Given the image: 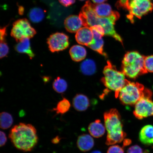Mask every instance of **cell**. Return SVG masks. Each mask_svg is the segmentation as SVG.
I'll use <instances>...</instances> for the list:
<instances>
[{"instance_id":"cell-9","label":"cell","mask_w":153,"mask_h":153,"mask_svg":"<svg viewBox=\"0 0 153 153\" xmlns=\"http://www.w3.org/2000/svg\"><path fill=\"white\" fill-rule=\"evenodd\" d=\"M119 13L117 11H113L111 14L106 18L98 17V25H100L104 28L105 35L111 36L117 41L123 44V39L117 33L114 27V25L117 21L120 18Z\"/></svg>"},{"instance_id":"cell-29","label":"cell","mask_w":153,"mask_h":153,"mask_svg":"<svg viewBox=\"0 0 153 153\" xmlns=\"http://www.w3.org/2000/svg\"><path fill=\"white\" fill-rule=\"evenodd\" d=\"M130 0H118L116 6L118 9H122L129 10Z\"/></svg>"},{"instance_id":"cell-2","label":"cell","mask_w":153,"mask_h":153,"mask_svg":"<svg viewBox=\"0 0 153 153\" xmlns=\"http://www.w3.org/2000/svg\"><path fill=\"white\" fill-rule=\"evenodd\" d=\"M105 128L107 131L106 144L113 145L122 142L126 137L123 130L121 116L116 109H111L104 116Z\"/></svg>"},{"instance_id":"cell-33","label":"cell","mask_w":153,"mask_h":153,"mask_svg":"<svg viewBox=\"0 0 153 153\" xmlns=\"http://www.w3.org/2000/svg\"><path fill=\"white\" fill-rule=\"evenodd\" d=\"M59 2L65 7H68L75 3L76 0H59Z\"/></svg>"},{"instance_id":"cell-25","label":"cell","mask_w":153,"mask_h":153,"mask_svg":"<svg viewBox=\"0 0 153 153\" xmlns=\"http://www.w3.org/2000/svg\"><path fill=\"white\" fill-rule=\"evenodd\" d=\"M71 107L70 101L66 98H64L58 103L56 108H53V111L56 112L57 114H63L66 113L69 110Z\"/></svg>"},{"instance_id":"cell-22","label":"cell","mask_w":153,"mask_h":153,"mask_svg":"<svg viewBox=\"0 0 153 153\" xmlns=\"http://www.w3.org/2000/svg\"><path fill=\"white\" fill-rule=\"evenodd\" d=\"M94 10L97 16L100 18H106L110 16L113 11L111 6L107 3L94 4Z\"/></svg>"},{"instance_id":"cell-5","label":"cell","mask_w":153,"mask_h":153,"mask_svg":"<svg viewBox=\"0 0 153 153\" xmlns=\"http://www.w3.org/2000/svg\"><path fill=\"white\" fill-rule=\"evenodd\" d=\"M152 92L150 90L137 82L128 81L120 90L118 97L122 104L126 105H135L140 99Z\"/></svg>"},{"instance_id":"cell-15","label":"cell","mask_w":153,"mask_h":153,"mask_svg":"<svg viewBox=\"0 0 153 153\" xmlns=\"http://www.w3.org/2000/svg\"><path fill=\"white\" fill-rule=\"evenodd\" d=\"M139 139L144 145H153V126L147 125L143 127L140 131Z\"/></svg>"},{"instance_id":"cell-20","label":"cell","mask_w":153,"mask_h":153,"mask_svg":"<svg viewBox=\"0 0 153 153\" xmlns=\"http://www.w3.org/2000/svg\"><path fill=\"white\" fill-rule=\"evenodd\" d=\"M15 49L19 53L27 54L30 59L33 58L34 54L30 47V38H26L15 45Z\"/></svg>"},{"instance_id":"cell-35","label":"cell","mask_w":153,"mask_h":153,"mask_svg":"<svg viewBox=\"0 0 153 153\" xmlns=\"http://www.w3.org/2000/svg\"><path fill=\"white\" fill-rule=\"evenodd\" d=\"M6 27L1 28V42L5 41V37L7 35Z\"/></svg>"},{"instance_id":"cell-31","label":"cell","mask_w":153,"mask_h":153,"mask_svg":"<svg viewBox=\"0 0 153 153\" xmlns=\"http://www.w3.org/2000/svg\"><path fill=\"white\" fill-rule=\"evenodd\" d=\"M127 153H143V152L140 146L138 145H134L128 149Z\"/></svg>"},{"instance_id":"cell-36","label":"cell","mask_w":153,"mask_h":153,"mask_svg":"<svg viewBox=\"0 0 153 153\" xmlns=\"http://www.w3.org/2000/svg\"><path fill=\"white\" fill-rule=\"evenodd\" d=\"M131 140L128 139H124L123 145L124 146H127V145L131 144Z\"/></svg>"},{"instance_id":"cell-14","label":"cell","mask_w":153,"mask_h":153,"mask_svg":"<svg viewBox=\"0 0 153 153\" xmlns=\"http://www.w3.org/2000/svg\"><path fill=\"white\" fill-rule=\"evenodd\" d=\"M76 144L80 150L87 152L93 148L94 145V141L91 135L83 134L78 137Z\"/></svg>"},{"instance_id":"cell-3","label":"cell","mask_w":153,"mask_h":153,"mask_svg":"<svg viewBox=\"0 0 153 153\" xmlns=\"http://www.w3.org/2000/svg\"><path fill=\"white\" fill-rule=\"evenodd\" d=\"M145 57L136 51L127 52L122 61V71L133 79L147 73L144 67Z\"/></svg>"},{"instance_id":"cell-17","label":"cell","mask_w":153,"mask_h":153,"mask_svg":"<svg viewBox=\"0 0 153 153\" xmlns=\"http://www.w3.org/2000/svg\"><path fill=\"white\" fill-rule=\"evenodd\" d=\"M88 129L91 136L95 138H99L104 134L106 131L105 125L100 120H97L92 122L88 126Z\"/></svg>"},{"instance_id":"cell-7","label":"cell","mask_w":153,"mask_h":153,"mask_svg":"<svg viewBox=\"0 0 153 153\" xmlns=\"http://www.w3.org/2000/svg\"><path fill=\"white\" fill-rule=\"evenodd\" d=\"M36 33V30L27 19H22L16 21L13 24L11 35L19 42L25 38L33 37Z\"/></svg>"},{"instance_id":"cell-27","label":"cell","mask_w":153,"mask_h":153,"mask_svg":"<svg viewBox=\"0 0 153 153\" xmlns=\"http://www.w3.org/2000/svg\"><path fill=\"white\" fill-rule=\"evenodd\" d=\"M144 67L147 72H153V55L145 57Z\"/></svg>"},{"instance_id":"cell-1","label":"cell","mask_w":153,"mask_h":153,"mask_svg":"<svg viewBox=\"0 0 153 153\" xmlns=\"http://www.w3.org/2000/svg\"><path fill=\"white\" fill-rule=\"evenodd\" d=\"M9 138L14 146L24 152H31L37 144V130L31 124L20 123L13 127Z\"/></svg>"},{"instance_id":"cell-26","label":"cell","mask_w":153,"mask_h":153,"mask_svg":"<svg viewBox=\"0 0 153 153\" xmlns=\"http://www.w3.org/2000/svg\"><path fill=\"white\" fill-rule=\"evenodd\" d=\"M53 87L56 92L62 93L66 91L68 88V84L65 80L60 77H57L53 81Z\"/></svg>"},{"instance_id":"cell-28","label":"cell","mask_w":153,"mask_h":153,"mask_svg":"<svg viewBox=\"0 0 153 153\" xmlns=\"http://www.w3.org/2000/svg\"><path fill=\"white\" fill-rule=\"evenodd\" d=\"M1 48H0V57L1 58H3L8 54L9 51V48L5 41L1 42Z\"/></svg>"},{"instance_id":"cell-11","label":"cell","mask_w":153,"mask_h":153,"mask_svg":"<svg viewBox=\"0 0 153 153\" xmlns=\"http://www.w3.org/2000/svg\"><path fill=\"white\" fill-rule=\"evenodd\" d=\"M47 44L51 52L63 51L69 45V37L64 33L57 32L49 36L47 39Z\"/></svg>"},{"instance_id":"cell-8","label":"cell","mask_w":153,"mask_h":153,"mask_svg":"<svg viewBox=\"0 0 153 153\" xmlns=\"http://www.w3.org/2000/svg\"><path fill=\"white\" fill-rule=\"evenodd\" d=\"M152 93L144 96L135 105L134 116L139 120L153 116V102Z\"/></svg>"},{"instance_id":"cell-34","label":"cell","mask_w":153,"mask_h":153,"mask_svg":"<svg viewBox=\"0 0 153 153\" xmlns=\"http://www.w3.org/2000/svg\"><path fill=\"white\" fill-rule=\"evenodd\" d=\"M0 137H1V140H0V145L1 147L5 145L7 141V137L4 132L1 131L0 133Z\"/></svg>"},{"instance_id":"cell-19","label":"cell","mask_w":153,"mask_h":153,"mask_svg":"<svg viewBox=\"0 0 153 153\" xmlns=\"http://www.w3.org/2000/svg\"><path fill=\"white\" fill-rule=\"evenodd\" d=\"M69 53L72 60L75 62L83 60L87 54L85 48L80 45L73 46L70 50Z\"/></svg>"},{"instance_id":"cell-16","label":"cell","mask_w":153,"mask_h":153,"mask_svg":"<svg viewBox=\"0 0 153 153\" xmlns=\"http://www.w3.org/2000/svg\"><path fill=\"white\" fill-rule=\"evenodd\" d=\"M91 30L93 34V39L91 43L88 45V47L93 51L106 56V54L103 51L104 42L102 38L103 36L95 30Z\"/></svg>"},{"instance_id":"cell-23","label":"cell","mask_w":153,"mask_h":153,"mask_svg":"<svg viewBox=\"0 0 153 153\" xmlns=\"http://www.w3.org/2000/svg\"><path fill=\"white\" fill-rule=\"evenodd\" d=\"M28 16L31 22L37 23L41 22L45 18V11L39 7H34L30 10Z\"/></svg>"},{"instance_id":"cell-30","label":"cell","mask_w":153,"mask_h":153,"mask_svg":"<svg viewBox=\"0 0 153 153\" xmlns=\"http://www.w3.org/2000/svg\"><path fill=\"white\" fill-rule=\"evenodd\" d=\"M107 153H124V151L122 147L118 145H113L108 148Z\"/></svg>"},{"instance_id":"cell-24","label":"cell","mask_w":153,"mask_h":153,"mask_svg":"<svg viewBox=\"0 0 153 153\" xmlns=\"http://www.w3.org/2000/svg\"><path fill=\"white\" fill-rule=\"evenodd\" d=\"M13 123V119L11 115L7 112L1 113L0 115V126L1 128L7 129L10 128Z\"/></svg>"},{"instance_id":"cell-40","label":"cell","mask_w":153,"mask_h":153,"mask_svg":"<svg viewBox=\"0 0 153 153\" xmlns=\"http://www.w3.org/2000/svg\"><path fill=\"white\" fill-rule=\"evenodd\" d=\"M79 1H85V0H79Z\"/></svg>"},{"instance_id":"cell-13","label":"cell","mask_w":153,"mask_h":153,"mask_svg":"<svg viewBox=\"0 0 153 153\" xmlns=\"http://www.w3.org/2000/svg\"><path fill=\"white\" fill-rule=\"evenodd\" d=\"M64 25L67 31L74 33L77 32L83 25L79 16L71 15L68 16L65 20Z\"/></svg>"},{"instance_id":"cell-6","label":"cell","mask_w":153,"mask_h":153,"mask_svg":"<svg viewBox=\"0 0 153 153\" xmlns=\"http://www.w3.org/2000/svg\"><path fill=\"white\" fill-rule=\"evenodd\" d=\"M129 14L127 18L134 22V17L141 19L143 16L151 13L153 10V4L151 0H130Z\"/></svg>"},{"instance_id":"cell-18","label":"cell","mask_w":153,"mask_h":153,"mask_svg":"<svg viewBox=\"0 0 153 153\" xmlns=\"http://www.w3.org/2000/svg\"><path fill=\"white\" fill-rule=\"evenodd\" d=\"M74 108L79 111H83L87 109L90 105L89 99L83 94L76 95L73 100Z\"/></svg>"},{"instance_id":"cell-4","label":"cell","mask_w":153,"mask_h":153,"mask_svg":"<svg viewBox=\"0 0 153 153\" xmlns=\"http://www.w3.org/2000/svg\"><path fill=\"white\" fill-rule=\"evenodd\" d=\"M103 74L104 76L102 79L103 83L109 90L114 92L117 98L120 90L128 81L126 79L125 74L122 71L117 69L109 61L105 67Z\"/></svg>"},{"instance_id":"cell-12","label":"cell","mask_w":153,"mask_h":153,"mask_svg":"<svg viewBox=\"0 0 153 153\" xmlns=\"http://www.w3.org/2000/svg\"><path fill=\"white\" fill-rule=\"evenodd\" d=\"M75 38L76 41L80 45L88 46L93 39V32L90 28L85 27L76 32Z\"/></svg>"},{"instance_id":"cell-41","label":"cell","mask_w":153,"mask_h":153,"mask_svg":"<svg viewBox=\"0 0 153 153\" xmlns=\"http://www.w3.org/2000/svg\"></svg>"},{"instance_id":"cell-38","label":"cell","mask_w":153,"mask_h":153,"mask_svg":"<svg viewBox=\"0 0 153 153\" xmlns=\"http://www.w3.org/2000/svg\"><path fill=\"white\" fill-rule=\"evenodd\" d=\"M60 139L59 137H56L52 140V142L53 143H55V144H56V143H58L59 141H60Z\"/></svg>"},{"instance_id":"cell-32","label":"cell","mask_w":153,"mask_h":153,"mask_svg":"<svg viewBox=\"0 0 153 153\" xmlns=\"http://www.w3.org/2000/svg\"><path fill=\"white\" fill-rule=\"evenodd\" d=\"M90 28L91 29L95 30L103 36L105 35L104 29L100 25H96L91 27Z\"/></svg>"},{"instance_id":"cell-39","label":"cell","mask_w":153,"mask_h":153,"mask_svg":"<svg viewBox=\"0 0 153 153\" xmlns=\"http://www.w3.org/2000/svg\"><path fill=\"white\" fill-rule=\"evenodd\" d=\"M91 153H102L100 151H94V152H92Z\"/></svg>"},{"instance_id":"cell-10","label":"cell","mask_w":153,"mask_h":153,"mask_svg":"<svg viewBox=\"0 0 153 153\" xmlns=\"http://www.w3.org/2000/svg\"><path fill=\"white\" fill-rule=\"evenodd\" d=\"M79 17L82 21L83 26L90 28L98 25V18L94 10V4L90 1H87L82 7Z\"/></svg>"},{"instance_id":"cell-37","label":"cell","mask_w":153,"mask_h":153,"mask_svg":"<svg viewBox=\"0 0 153 153\" xmlns=\"http://www.w3.org/2000/svg\"><path fill=\"white\" fill-rule=\"evenodd\" d=\"M107 1L108 0H92L93 3L96 4H98L102 3Z\"/></svg>"},{"instance_id":"cell-21","label":"cell","mask_w":153,"mask_h":153,"mask_svg":"<svg viewBox=\"0 0 153 153\" xmlns=\"http://www.w3.org/2000/svg\"><path fill=\"white\" fill-rule=\"evenodd\" d=\"M81 70L86 75H91L95 74L97 68L94 61L91 59H86L82 63L80 66Z\"/></svg>"}]
</instances>
